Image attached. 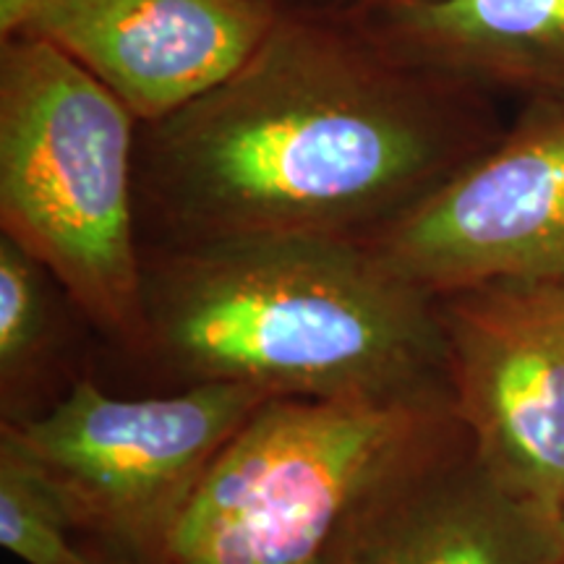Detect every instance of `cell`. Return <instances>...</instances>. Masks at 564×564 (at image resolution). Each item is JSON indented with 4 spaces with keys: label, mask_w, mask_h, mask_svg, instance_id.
<instances>
[{
    "label": "cell",
    "mask_w": 564,
    "mask_h": 564,
    "mask_svg": "<svg viewBox=\"0 0 564 564\" xmlns=\"http://www.w3.org/2000/svg\"><path fill=\"white\" fill-rule=\"evenodd\" d=\"M436 3V0H361L364 13H379V11H400V9H419V6Z\"/></svg>",
    "instance_id": "obj_14"
},
{
    "label": "cell",
    "mask_w": 564,
    "mask_h": 564,
    "mask_svg": "<svg viewBox=\"0 0 564 564\" xmlns=\"http://www.w3.org/2000/svg\"><path fill=\"white\" fill-rule=\"evenodd\" d=\"M70 531L51 481L11 434L0 432V544L24 564H91Z\"/></svg>",
    "instance_id": "obj_12"
},
{
    "label": "cell",
    "mask_w": 564,
    "mask_h": 564,
    "mask_svg": "<svg viewBox=\"0 0 564 564\" xmlns=\"http://www.w3.org/2000/svg\"><path fill=\"white\" fill-rule=\"evenodd\" d=\"M150 358L270 398L449 390L436 295L364 241L144 246Z\"/></svg>",
    "instance_id": "obj_2"
},
{
    "label": "cell",
    "mask_w": 564,
    "mask_h": 564,
    "mask_svg": "<svg viewBox=\"0 0 564 564\" xmlns=\"http://www.w3.org/2000/svg\"><path fill=\"white\" fill-rule=\"evenodd\" d=\"M562 531H564V505H562Z\"/></svg>",
    "instance_id": "obj_17"
},
{
    "label": "cell",
    "mask_w": 564,
    "mask_h": 564,
    "mask_svg": "<svg viewBox=\"0 0 564 564\" xmlns=\"http://www.w3.org/2000/svg\"><path fill=\"white\" fill-rule=\"evenodd\" d=\"M314 564H322V562H314Z\"/></svg>",
    "instance_id": "obj_19"
},
{
    "label": "cell",
    "mask_w": 564,
    "mask_h": 564,
    "mask_svg": "<svg viewBox=\"0 0 564 564\" xmlns=\"http://www.w3.org/2000/svg\"><path fill=\"white\" fill-rule=\"evenodd\" d=\"M502 133L491 95L405 61L361 11L280 13L228 79L139 123L141 243L366 241Z\"/></svg>",
    "instance_id": "obj_1"
},
{
    "label": "cell",
    "mask_w": 564,
    "mask_h": 564,
    "mask_svg": "<svg viewBox=\"0 0 564 564\" xmlns=\"http://www.w3.org/2000/svg\"><path fill=\"white\" fill-rule=\"evenodd\" d=\"M137 139L129 105L74 58L0 37V230L97 333L150 358Z\"/></svg>",
    "instance_id": "obj_3"
},
{
    "label": "cell",
    "mask_w": 564,
    "mask_h": 564,
    "mask_svg": "<svg viewBox=\"0 0 564 564\" xmlns=\"http://www.w3.org/2000/svg\"><path fill=\"white\" fill-rule=\"evenodd\" d=\"M280 13H303V11H358L361 0H264Z\"/></svg>",
    "instance_id": "obj_13"
},
{
    "label": "cell",
    "mask_w": 564,
    "mask_h": 564,
    "mask_svg": "<svg viewBox=\"0 0 564 564\" xmlns=\"http://www.w3.org/2000/svg\"><path fill=\"white\" fill-rule=\"evenodd\" d=\"M270 394L194 382L116 398L79 379L45 411L3 423L66 507L74 531L141 564H167L183 514L228 442Z\"/></svg>",
    "instance_id": "obj_5"
},
{
    "label": "cell",
    "mask_w": 564,
    "mask_h": 564,
    "mask_svg": "<svg viewBox=\"0 0 564 564\" xmlns=\"http://www.w3.org/2000/svg\"><path fill=\"white\" fill-rule=\"evenodd\" d=\"M457 419L489 474L562 525L564 280L436 295Z\"/></svg>",
    "instance_id": "obj_6"
},
{
    "label": "cell",
    "mask_w": 564,
    "mask_h": 564,
    "mask_svg": "<svg viewBox=\"0 0 564 564\" xmlns=\"http://www.w3.org/2000/svg\"><path fill=\"white\" fill-rule=\"evenodd\" d=\"M364 19L415 66L491 97L564 105V0H436Z\"/></svg>",
    "instance_id": "obj_10"
},
{
    "label": "cell",
    "mask_w": 564,
    "mask_h": 564,
    "mask_svg": "<svg viewBox=\"0 0 564 564\" xmlns=\"http://www.w3.org/2000/svg\"><path fill=\"white\" fill-rule=\"evenodd\" d=\"M66 295L51 272L0 236V403L3 423L32 419V398L66 345Z\"/></svg>",
    "instance_id": "obj_11"
},
{
    "label": "cell",
    "mask_w": 564,
    "mask_h": 564,
    "mask_svg": "<svg viewBox=\"0 0 564 564\" xmlns=\"http://www.w3.org/2000/svg\"><path fill=\"white\" fill-rule=\"evenodd\" d=\"M278 17L264 0H26L0 37L58 47L150 123L241 68Z\"/></svg>",
    "instance_id": "obj_8"
},
{
    "label": "cell",
    "mask_w": 564,
    "mask_h": 564,
    "mask_svg": "<svg viewBox=\"0 0 564 564\" xmlns=\"http://www.w3.org/2000/svg\"><path fill=\"white\" fill-rule=\"evenodd\" d=\"M562 549V525L507 491L465 442L352 512L319 562L556 564Z\"/></svg>",
    "instance_id": "obj_9"
},
{
    "label": "cell",
    "mask_w": 564,
    "mask_h": 564,
    "mask_svg": "<svg viewBox=\"0 0 564 564\" xmlns=\"http://www.w3.org/2000/svg\"><path fill=\"white\" fill-rule=\"evenodd\" d=\"M91 556V564H141L137 560H131V556H126L121 552H112V549H100V552H89Z\"/></svg>",
    "instance_id": "obj_15"
},
{
    "label": "cell",
    "mask_w": 564,
    "mask_h": 564,
    "mask_svg": "<svg viewBox=\"0 0 564 564\" xmlns=\"http://www.w3.org/2000/svg\"><path fill=\"white\" fill-rule=\"evenodd\" d=\"M556 564H564V549H562V556H560V562H556Z\"/></svg>",
    "instance_id": "obj_18"
},
{
    "label": "cell",
    "mask_w": 564,
    "mask_h": 564,
    "mask_svg": "<svg viewBox=\"0 0 564 564\" xmlns=\"http://www.w3.org/2000/svg\"><path fill=\"white\" fill-rule=\"evenodd\" d=\"M364 243L432 295L564 280V105H528L489 150Z\"/></svg>",
    "instance_id": "obj_7"
},
{
    "label": "cell",
    "mask_w": 564,
    "mask_h": 564,
    "mask_svg": "<svg viewBox=\"0 0 564 564\" xmlns=\"http://www.w3.org/2000/svg\"><path fill=\"white\" fill-rule=\"evenodd\" d=\"M470 442L453 392L272 398L209 468L167 564H314L352 512Z\"/></svg>",
    "instance_id": "obj_4"
},
{
    "label": "cell",
    "mask_w": 564,
    "mask_h": 564,
    "mask_svg": "<svg viewBox=\"0 0 564 564\" xmlns=\"http://www.w3.org/2000/svg\"><path fill=\"white\" fill-rule=\"evenodd\" d=\"M26 0H0V32H6L9 26L13 24V19L19 17L21 6H24Z\"/></svg>",
    "instance_id": "obj_16"
}]
</instances>
